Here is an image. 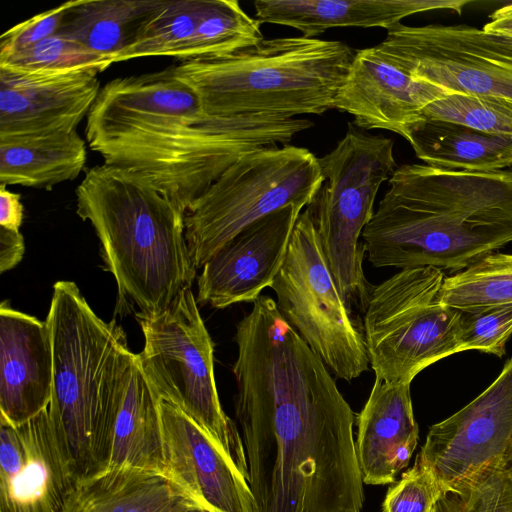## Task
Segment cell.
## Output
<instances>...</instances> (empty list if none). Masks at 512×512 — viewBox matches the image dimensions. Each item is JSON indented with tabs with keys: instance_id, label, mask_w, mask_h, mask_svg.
I'll use <instances>...</instances> for the list:
<instances>
[{
	"instance_id": "obj_14",
	"label": "cell",
	"mask_w": 512,
	"mask_h": 512,
	"mask_svg": "<svg viewBox=\"0 0 512 512\" xmlns=\"http://www.w3.org/2000/svg\"><path fill=\"white\" fill-rule=\"evenodd\" d=\"M164 473L208 512H257L246 477L184 411L159 401Z\"/></svg>"
},
{
	"instance_id": "obj_33",
	"label": "cell",
	"mask_w": 512,
	"mask_h": 512,
	"mask_svg": "<svg viewBox=\"0 0 512 512\" xmlns=\"http://www.w3.org/2000/svg\"><path fill=\"white\" fill-rule=\"evenodd\" d=\"M512 335V303L460 311L461 350H478L498 357Z\"/></svg>"
},
{
	"instance_id": "obj_1",
	"label": "cell",
	"mask_w": 512,
	"mask_h": 512,
	"mask_svg": "<svg viewBox=\"0 0 512 512\" xmlns=\"http://www.w3.org/2000/svg\"><path fill=\"white\" fill-rule=\"evenodd\" d=\"M252 304L236 326L232 372L257 512H361L350 405L275 300Z\"/></svg>"
},
{
	"instance_id": "obj_10",
	"label": "cell",
	"mask_w": 512,
	"mask_h": 512,
	"mask_svg": "<svg viewBox=\"0 0 512 512\" xmlns=\"http://www.w3.org/2000/svg\"><path fill=\"white\" fill-rule=\"evenodd\" d=\"M138 321L145 343L136 354L137 362L159 399L192 418L249 482L242 437L221 407L214 376V344L192 288L161 316Z\"/></svg>"
},
{
	"instance_id": "obj_12",
	"label": "cell",
	"mask_w": 512,
	"mask_h": 512,
	"mask_svg": "<svg viewBox=\"0 0 512 512\" xmlns=\"http://www.w3.org/2000/svg\"><path fill=\"white\" fill-rule=\"evenodd\" d=\"M378 45L417 82L512 103L511 37L468 25L400 23Z\"/></svg>"
},
{
	"instance_id": "obj_22",
	"label": "cell",
	"mask_w": 512,
	"mask_h": 512,
	"mask_svg": "<svg viewBox=\"0 0 512 512\" xmlns=\"http://www.w3.org/2000/svg\"><path fill=\"white\" fill-rule=\"evenodd\" d=\"M470 0H257L256 18L261 23L292 27L302 36L315 38L336 27H381L386 30L401 20L431 10L461 14Z\"/></svg>"
},
{
	"instance_id": "obj_18",
	"label": "cell",
	"mask_w": 512,
	"mask_h": 512,
	"mask_svg": "<svg viewBox=\"0 0 512 512\" xmlns=\"http://www.w3.org/2000/svg\"><path fill=\"white\" fill-rule=\"evenodd\" d=\"M159 401L133 353L98 420L94 475L120 467L164 473Z\"/></svg>"
},
{
	"instance_id": "obj_4",
	"label": "cell",
	"mask_w": 512,
	"mask_h": 512,
	"mask_svg": "<svg viewBox=\"0 0 512 512\" xmlns=\"http://www.w3.org/2000/svg\"><path fill=\"white\" fill-rule=\"evenodd\" d=\"M76 212L100 240L119 302L136 318L165 313L196 276L185 238V212L138 173L107 164L90 168L76 188Z\"/></svg>"
},
{
	"instance_id": "obj_5",
	"label": "cell",
	"mask_w": 512,
	"mask_h": 512,
	"mask_svg": "<svg viewBox=\"0 0 512 512\" xmlns=\"http://www.w3.org/2000/svg\"><path fill=\"white\" fill-rule=\"evenodd\" d=\"M354 56L340 41L280 37L227 55L181 61L174 72L207 114L297 118L335 108Z\"/></svg>"
},
{
	"instance_id": "obj_15",
	"label": "cell",
	"mask_w": 512,
	"mask_h": 512,
	"mask_svg": "<svg viewBox=\"0 0 512 512\" xmlns=\"http://www.w3.org/2000/svg\"><path fill=\"white\" fill-rule=\"evenodd\" d=\"M302 208L288 205L247 226L202 267L198 301L223 309L254 302L279 272Z\"/></svg>"
},
{
	"instance_id": "obj_36",
	"label": "cell",
	"mask_w": 512,
	"mask_h": 512,
	"mask_svg": "<svg viewBox=\"0 0 512 512\" xmlns=\"http://www.w3.org/2000/svg\"><path fill=\"white\" fill-rule=\"evenodd\" d=\"M25 252L24 237L20 231L0 227V271L14 268Z\"/></svg>"
},
{
	"instance_id": "obj_25",
	"label": "cell",
	"mask_w": 512,
	"mask_h": 512,
	"mask_svg": "<svg viewBox=\"0 0 512 512\" xmlns=\"http://www.w3.org/2000/svg\"><path fill=\"white\" fill-rule=\"evenodd\" d=\"M426 165L461 172H494L512 166V137L422 118L405 138Z\"/></svg>"
},
{
	"instance_id": "obj_19",
	"label": "cell",
	"mask_w": 512,
	"mask_h": 512,
	"mask_svg": "<svg viewBox=\"0 0 512 512\" xmlns=\"http://www.w3.org/2000/svg\"><path fill=\"white\" fill-rule=\"evenodd\" d=\"M451 95L417 82L379 45L357 50L335 109L350 114L362 130H388L406 138L422 109Z\"/></svg>"
},
{
	"instance_id": "obj_20",
	"label": "cell",
	"mask_w": 512,
	"mask_h": 512,
	"mask_svg": "<svg viewBox=\"0 0 512 512\" xmlns=\"http://www.w3.org/2000/svg\"><path fill=\"white\" fill-rule=\"evenodd\" d=\"M53 355L46 321L0 306V422L19 426L51 400Z\"/></svg>"
},
{
	"instance_id": "obj_34",
	"label": "cell",
	"mask_w": 512,
	"mask_h": 512,
	"mask_svg": "<svg viewBox=\"0 0 512 512\" xmlns=\"http://www.w3.org/2000/svg\"><path fill=\"white\" fill-rule=\"evenodd\" d=\"M440 494L431 472L416 458L386 493L382 512H431Z\"/></svg>"
},
{
	"instance_id": "obj_8",
	"label": "cell",
	"mask_w": 512,
	"mask_h": 512,
	"mask_svg": "<svg viewBox=\"0 0 512 512\" xmlns=\"http://www.w3.org/2000/svg\"><path fill=\"white\" fill-rule=\"evenodd\" d=\"M323 181L318 158L303 147H265L241 157L185 212L196 269L254 222L288 205L308 207Z\"/></svg>"
},
{
	"instance_id": "obj_28",
	"label": "cell",
	"mask_w": 512,
	"mask_h": 512,
	"mask_svg": "<svg viewBox=\"0 0 512 512\" xmlns=\"http://www.w3.org/2000/svg\"><path fill=\"white\" fill-rule=\"evenodd\" d=\"M437 300L460 311L512 303V254L490 252L444 278Z\"/></svg>"
},
{
	"instance_id": "obj_30",
	"label": "cell",
	"mask_w": 512,
	"mask_h": 512,
	"mask_svg": "<svg viewBox=\"0 0 512 512\" xmlns=\"http://www.w3.org/2000/svg\"><path fill=\"white\" fill-rule=\"evenodd\" d=\"M112 64V60L60 34L0 58V67L37 73H63L84 69L103 72Z\"/></svg>"
},
{
	"instance_id": "obj_37",
	"label": "cell",
	"mask_w": 512,
	"mask_h": 512,
	"mask_svg": "<svg viewBox=\"0 0 512 512\" xmlns=\"http://www.w3.org/2000/svg\"><path fill=\"white\" fill-rule=\"evenodd\" d=\"M24 207L21 196L11 192L4 184L0 185V227L19 231L23 222Z\"/></svg>"
},
{
	"instance_id": "obj_38",
	"label": "cell",
	"mask_w": 512,
	"mask_h": 512,
	"mask_svg": "<svg viewBox=\"0 0 512 512\" xmlns=\"http://www.w3.org/2000/svg\"><path fill=\"white\" fill-rule=\"evenodd\" d=\"M490 21L483 26L489 33L512 38V2L490 14Z\"/></svg>"
},
{
	"instance_id": "obj_9",
	"label": "cell",
	"mask_w": 512,
	"mask_h": 512,
	"mask_svg": "<svg viewBox=\"0 0 512 512\" xmlns=\"http://www.w3.org/2000/svg\"><path fill=\"white\" fill-rule=\"evenodd\" d=\"M442 270L415 267L372 286L363 333L375 378L411 384L429 365L461 352L460 310L441 305Z\"/></svg>"
},
{
	"instance_id": "obj_24",
	"label": "cell",
	"mask_w": 512,
	"mask_h": 512,
	"mask_svg": "<svg viewBox=\"0 0 512 512\" xmlns=\"http://www.w3.org/2000/svg\"><path fill=\"white\" fill-rule=\"evenodd\" d=\"M87 159L76 131L0 137V184L51 190L76 179Z\"/></svg>"
},
{
	"instance_id": "obj_27",
	"label": "cell",
	"mask_w": 512,
	"mask_h": 512,
	"mask_svg": "<svg viewBox=\"0 0 512 512\" xmlns=\"http://www.w3.org/2000/svg\"><path fill=\"white\" fill-rule=\"evenodd\" d=\"M261 24L237 0H202L194 34L180 61L227 55L253 46L265 39Z\"/></svg>"
},
{
	"instance_id": "obj_21",
	"label": "cell",
	"mask_w": 512,
	"mask_h": 512,
	"mask_svg": "<svg viewBox=\"0 0 512 512\" xmlns=\"http://www.w3.org/2000/svg\"><path fill=\"white\" fill-rule=\"evenodd\" d=\"M356 422V453L363 483L395 482L418 443L410 384H388L375 378Z\"/></svg>"
},
{
	"instance_id": "obj_11",
	"label": "cell",
	"mask_w": 512,
	"mask_h": 512,
	"mask_svg": "<svg viewBox=\"0 0 512 512\" xmlns=\"http://www.w3.org/2000/svg\"><path fill=\"white\" fill-rule=\"evenodd\" d=\"M270 288L281 315L337 378L351 381L368 370L363 326L340 293L308 208Z\"/></svg>"
},
{
	"instance_id": "obj_16",
	"label": "cell",
	"mask_w": 512,
	"mask_h": 512,
	"mask_svg": "<svg viewBox=\"0 0 512 512\" xmlns=\"http://www.w3.org/2000/svg\"><path fill=\"white\" fill-rule=\"evenodd\" d=\"M75 486L48 408L19 426L0 422V512H64Z\"/></svg>"
},
{
	"instance_id": "obj_29",
	"label": "cell",
	"mask_w": 512,
	"mask_h": 512,
	"mask_svg": "<svg viewBox=\"0 0 512 512\" xmlns=\"http://www.w3.org/2000/svg\"><path fill=\"white\" fill-rule=\"evenodd\" d=\"M202 0H160L115 62L168 56L181 60L194 34Z\"/></svg>"
},
{
	"instance_id": "obj_7",
	"label": "cell",
	"mask_w": 512,
	"mask_h": 512,
	"mask_svg": "<svg viewBox=\"0 0 512 512\" xmlns=\"http://www.w3.org/2000/svg\"><path fill=\"white\" fill-rule=\"evenodd\" d=\"M393 146L391 139L348 123L335 148L318 158L324 181L306 207L341 295L363 312L373 285L363 271L365 250L359 237L373 217L381 184L397 168Z\"/></svg>"
},
{
	"instance_id": "obj_3",
	"label": "cell",
	"mask_w": 512,
	"mask_h": 512,
	"mask_svg": "<svg viewBox=\"0 0 512 512\" xmlns=\"http://www.w3.org/2000/svg\"><path fill=\"white\" fill-rule=\"evenodd\" d=\"M362 233L377 268L463 270L512 241V170L404 164Z\"/></svg>"
},
{
	"instance_id": "obj_23",
	"label": "cell",
	"mask_w": 512,
	"mask_h": 512,
	"mask_svg": "<svg viewBox=\"0 0 512 512\" xmlns=\"http://www.w3.org/2000/svg\"><path fill=\"white\" fill-rule=\"evenodd\" d=\"M64 512L208 511L166 474L120 467L79 482Z\"/></svg>"
},
{
	"instance_id": "obj_13",
	"label": "cell",
	"mask_w": 512,
	"mask_h": 512,
	"mask_svg": "<svg viewBox=\"0 0 512 512\" xmlns=\"http://www.w3.org/2000/svg\"><path fill=\"white\" fill-rule=\"evenodd\" d=\"M512 440V358L473 401L430 427L417 459L439 491L498 468Z\"/></svg>"
},
{
	"instance_id": "obj_32",
	"label": "cell",
	"mask_w": 512,
	"mask_h": 512,
	"mask_svg": "<svg viewBox=\"0 0 512 512\" xmlns=\"http://www.w3.org/2000/svg\"><path fill=\"white\" fill-rule=\"evenodd\" d=\"M422 118L512 137V103L501 99L462 94L446 95L426 105L421 111Z\"/></svg>"
},
{
	"instance_id": "obj_17",
	"label": "cell",
	"mask_w": 512,
	"mask_h": 512,
	"mask_svg": "<svg viewBox=\"0 0 512 512\" xmlns=\"http://www.w3.org/2000/svg\"><path fill=\"white\" fill-rule=\"evenodd\" d=\"M96 69L37 73L0 67V137L76 131L100 92Z\"/></svg>"
},
{
	"instance_id": "obj_39",
	"label": "cell",
	"mask_w": 512,
	"mask_h": 512,
	"mask_svg": "<svg viewBox=\"0 0 512 512\" xmlns=\"http://www.w3.org/2000/svg\"><path fill=\"white\" fill-rule=\"evenodd\" d=\"M498 469L504 471L512 478V440Z\"/></svg>"
},
{
	"instance_id": "obj_31",
	"label": "cell",
	"mask_w": 512,
	"mask_h": 512,
	"mask_svg": "<svg viewBox=\"0 0 512 512\" xmlns=\"http://www.w3.org/2000/svg\"><path fill=\"white\" fill-rule=\"evenodd\" d=\"M431 512H512V478L490 468L440 490Z\"/></svg>"
},
{
	"instance_id": "obj_6",
	"label": "cell",
	"mask_w": 512,
	"mask_h": 512,
	"mask_svg": "<svg viewBox=\"0 0 512 512\" xmlns=\"http://www.w3.org/2000/svg\"><path fill=\"white\" fill-rule=\"evenodd\" d=\"M46 322L53 355L48 411L60 453L77 485L94 475L98 420L133 353L123 330L100 319L73 281L54 284Z\"/></svg>"
},
{
	"instance_id": "obj_35",
	"label": "cell",
	"mask_w": 512,
	"mask_h": 512,
	"mask_svg": "<svg viewBox=\"0 0 512 512\" xmlns=\"http://www.w3.org/2000/svg\"><path fill=\"white\" fill-rule=\"evenodd\" d=\"M71 3L37 14L5 31L0 37V58L57 34Z\"/></svg>"
},
{
	"instance_id": "obj_2",
	"label": "cell",
	"mask_w": 512,
	"mask_h": 512,
	"mask_svg": "<svg viewBox=\"0 0 512 512\" xmlns=\"http://www.w3.org/2000/svg\"><path fill=\"white\" fill-rule=\"evenodd\" d=\"M85 126L104 164L138 173L184 212L244 155L285 146L314 124L272 115H210L174 66L107 82Z\"/></svg>"
},
{
	"instance_id": "obj_26",
	"label": "cell",
	"mask_w": 512,
	"mask_h": 512,
	"mask_svg": "<svg viewBox=\"0 0 512 512\" xmlns=\"http://www.w3.org/2000/svg\"><path fill=\"white\" fill-rule=\"evenodd\" d=\"M160 0H74L57 32L115 59L132 42Z\"/></svg>"
}]
</instances>
